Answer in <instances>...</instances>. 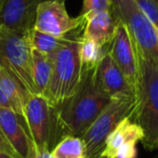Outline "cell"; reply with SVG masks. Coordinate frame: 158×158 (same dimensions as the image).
Returning <instances> with one entry per match:
<instances>
[{
    "label": "cell",
    "instance_id": "6da1fadb",
    "mask_svg": "<svg viewBox=\"0 0 158 158\" xmlns=\"http://www.w3.org/2000/svg\"><path fill=\"white\" fill-rule=\"evenodd\" d=\"M95 68L81 69V79L76 92L61 105L54 107L61 139L65 135L81 138L110 103V98L97 85Z\"/></svg>",
    "mask_w": 158,
    "mask_h": 158
},
{
    "label": "cell",
    "instance_id": "7a4b0ae2",
    "mask_svg": "<svg viewBox=\"0 0 158 158\" xmlns=\"http://www.w3.org/2000/svg\"><path fill=\"white\" fill-rule=\"evenodd\" d=\"M138 75L134 86V106L131 119L142 128V143L148 151L158 148V66L146 57L134 44Z\"/></svg>",
    "mask_w": 158,
    "mask_h": 158
},
{
    "label": "cell",
    "instance_id": "3957f363",
    "mask_svg": "<svg viewBox=\"0 0 158 158\" xmlns=\"http://www.w3.org/2000/svg\"><path fill=\"white\" fill-rule=\"evenodd\" d=\"M70 37L52 56V75L46 99L53 107L69 99L78 88L81 79V64L79 60V40Z\"/></svg>",
    "mask_w": 158,
    "mask_h": 158
},
{
    "label": "cell",
    "instance_id": "277c9868",
    "mask_svg": "<svg viewBox=\"0 0 158 158\" xmlns=\"http://www.w3.org/2000/svg\"><path fill=\"white\" fill-rule=\"evenodd\" d=\"M29 31H12L0 26V67L5 68L29 94H37L31 76Z\"/></svg>",
    "mask_w": 158,
    "mask_h": 158
},
{
    "label": "cell",
    "instance_id": "5b68a950",
    "mask_svg": "<svg viewBox=\"0 0 158 158\" xmlns=\"http://www.w3.org/2000/svg\"><path fill=\"white\" fill-rule=\"evenodd\" d=\"M23 118L37 152L51 151L61 140L55 110L42 95H29L23 108Z\"/></svg>",
    "mask_w": 158,
    "mask_h": 158
},
{
    "label": "cell",
    "instance_id": "8992f818",
    "mask_svg": "<svg viewBox=\"0 0 158 158\" xmlns=\"http://www.w3.org/2000/svg\"><path fill=\"white\" fill-rule=\"evenodd\" d=\"M134 106V97H117L110 99V103L81 136L86 146L87 158L101 156L107 135L123 119L131 116Z\"/></svg>",
    "mask_w": 158,
    "mask_h": 158
},
{
    "label": "cell",
    "instance_id": "52a82bcc",
    "mask_svg": "<svg viewBox=\"0 0 158 158\" xmlns=\"http://www.w3.org/2000/svg\"><path fill=\"white\" fill-rule=\"evenodd\" d=\"M113 10L128 27L138 49L158 66V42L154 26L139 10L134 0H113Z\"/></svg>",
    "mask_w": 158,
    "mask_h": 158
},
{
    "label": "cell",
    "instance_id": "ba28073f",
    "mask_svg": "<svg viewBox=\"0 0 158 158\" xmlns=\"http://www.w3.org/2000/svg\"><path fill=\"white\" fill-rule=\"evenodd\" d=\"M86 19L70 18L64 1L49 0L38 7L34 28L56 38L81 37Z\"/></svg>",
    "mask_w": 158,
    "mask_h": 158
},
{
    "label": "cell",
    "instance_id": "9c48e42d",
    "mask_svg": "<svg viewBox=\"0 0 158 158\" xmlns=\"http://www.w3.org/2000/svg\"><path fill=\"white\" fill-rule=\"evenodd\" d=\"M107 53L134 88L138 75V61L134 41L128 27L120 21L114 39L107 47Z\"/></svg>",
    "mask_w": 158,
    "mask_h": 158
},
{
    "label": "cell",
    "instance_id": "30bf717a",
    "mask_svg": "<svg viewBox=\"0 0 158 158\" xmlns=\"http://www.w3.org/2000/svg\"><path fill=\"white\" fill-rule=\"evenodd\" d=\"M49 0H3L0 8V26L12 31L34 28L37 9ZM64 1L65 0H59Z\"/></svg>",
    "mask_w": 158,
    "mask_h": 158
},
{
    "label": "cell",
    "instance_id": "8fae6325",
    "mask_svg": "<svg viewBox=\"0 0 158 158\" xmlns=\"http://www.w3.org/2000/svg\"><path fill=\"white\" fill-rule=\"evenodd\" d=\"M0 128L19 157L31 158L36 149L24 118L12 110L0 107Z\"/></svg>",
    "mask_w": 158,
    "mask_h": 158
},
{
    "label": "cell",
    "instance_id": "7c38bea8",
    "mask_svg": "<svg viewBox=\"0 0 158 158\" xmlns=\"http://www.w3.org/2000/svg\"><path fill=\"white\" fill-rule=\"evenodd\" d=\"M95 81L98 87L110 99L134 97V88L129 84L108 53H106L95 68Z\"/></svg>",
    "mask_w": 158,
    "mask_h": 158
},
{
    "label": "cell",
    "instance_id": "4fadbf2b",
    "mask_svg": "<svg viewBox=\"0 0 158 158\" xmlns=\"http://www.w3.org/2000/svg\"><path fill=\"white\" fill-rule=\"evenodd\" d=\"M120 23L113 8L108 11H103L89 16L86 20L81 38L91 39L101 47L107 48L114 39L116 29Z\"/></svg>",
    "mask_w": 158,
    "mask_h": 158
},
{
    "label": "cell",
    "instance_id": "5bb4252c",
    "mask_svg": "<svg viewBox=\"0 0 158 158\" xmlns=\"http://www.w3.org/2000/svg\"><path fill=\"white\" fill-rule=\"evenodd\" d=\"M143 139H144V132L142 128L134 123L131 117H126L107 135L104 143L103 151L101 153V157L115 158L117 149L126 142L134 141L139 143L142 142Z\"/></svg>",
    "mask_w": 158,
    "mask_h": 158
},
{
    "label": "cell",
    "instance_id": "9a60e30c",
    "mask_svg": "<svg viewBox=\"0 0 158 158\" xmlns=\"http://www.w3.org/2000/svg\"><path fill=\"white\" fill-rule=\"evenodd\" d=\"M52 75V56L31 50V76L37 94L46 97Z\"/></svg>",
    "mask_w": 158,
    "mask_h": 158
},
{
    "label": "cell",
    "instance_id": "2e32d148",
    "mask_svg": "<svg viewBox=\"0 0 158 158\" xmlns=\"http://www.w3.org/2000/svg\"><path fill=\"white\" fill-rule=\"evenodd\" d=\"M0 90L11 102L12 110L23 118V108L31 94L27 93L15 79L2 67H0Z\"/></svg>",
    "mask_w": 158,
    "mask_h": 158
},
{
    "label": "cell",
    "instance_id": "e0dca14e",
    "mask_svg": "<svg viewBox=\"0 0 158 158\" xmlns=\"http://www.w3.org/2000/svg\"><path fill=\"white\" fill-rule=\"evenodd\" d=\"M52 158H87L85 143L80 136L65 135L51 149Z\"/></svg>",
    "mask_w": 158,
    "mask_h": 158
},
{
    "label": "cell",
    "instance_id": "ac0fdd59",
    "mask_svg": "<svg viewBox=\"0 0 158 158\" xmlns=\"http://www.w3.org/2000/svg\"><path fill=\"white\" fill-rule=\"evenodd\" d=\"M79 60L81 69H92L100 64L107 53V48L101 47L91 39L80 38L79 40Z\"/></svg>",
    "mask_w": 158,
    "mask_h": 158
},
{
    "label": "cell",
    "instance_id": "d6986e66",
    "mask_svg": "<svg viewBox=\"0 0 158 158\" xmlns=\"http://www.w3.org/2000/svg\"><path fill=\"white\" fill-rule=\"evenodd\" d=\"M70 38V37H69ZM68 38H56L33 28L29 31V41L31 49L47 55L53 56L65 44Z\"/></svg>",
    "mask_w": 158,
    "mask_h": 158
},
{
    "label": "cell",
    "instance_id": "ffe728a7",
    "mask_svg": "<svg viewBox=\"0 0 158 158\" xmlns=\"http://www.w3.org/2000/svg\"><path fill=\"white\" fill-rule=\"evenodd\" d=\"M112 5L113 0H84L79 15L84 16L87 20L91 15L110 10Z\"/></svg>",
    "mask_w": 158,
    "mask_h": 158
},
{
    "label": "cell",
    "instance_id": "44dd1931",
    "mask_svg": "<svg viewBox=\"0 0 158 158\" xmlns=\"http://www.w3.org/2000/svg\"><path fill=\"white\" fill-rule=\"evenodd\" d=\"M139 10L149 21L152 25L158 28V2L156 0H134Z\"/></svg>",
    "mask_w": 158,
    "mask_h": 158
},
{
    "label": "cell",
    "instance_id": "7402d4cb",
    "mask_svg": "<svg viewBox=\"0 0 158 158\" xmlns=\"http://www.w3.org/2000/svg\"><path fill=\"white\" fill-rule=\"evenodd\" d=\"M138 143L134 141H128L123 144L116 152L115 158H136L138 157Z\"/></svg>",
    "mask_w": 158,
    "mask_h": 158
},
{
    "label": "cell",
    "instance_id": "603a6c76",
    "mask_svg": "<svg viewBox=\"0 0 158 158\" xmlns=\"http://www.w3.org/2000/svg\"><path fill=\"white\" fill-rule=\"evenodd\" d=\"M0 151L10 154V155L13 156V157H15V158H20L18 155H16V153L14 152V149L12 148V146L10 145V143L8 142V140L6 139V136H5V134H3L1 128H0Z\"/></svg>",
    "mask_w": 158,
    "mask_h": 158
},
{
    "label": "cell",
    "instance_id": "cb8c5ba5",
    "mask_svg": "<svg viewBox=\"0 0 158 158\" xmlns=\"http://www.w3.org/2000/svg\"><path fill=\"white\" fill-rule=\"evenodd\" d=\"M0 107L3 108H9V110H12V104L11 102L8 100V98L3 94V92L0 90Z\"/></svg>",
    "mask_w": 158,
    "mask_h": 158
},
{
    "label": "cell",
    "instance_id": "d4e9b609",
    "mask_svg": "<svg viewBox=\"0 0 158 158\" xmlns=\"http://www.w3.org/2000/svg\"><path fill=\"white\" fill-rule=\"evenodd\" d=\"M31 158H52V156H51V151H35V153L31 156Z\"/></svg>",
    "mask_w": 158,
    "mask_h": 158
},
{
    "label": "cell",
    "instance_id": "484cf974",
    "mask_svg": "<svg viewBox=\"0 0 158 158\" xmlns=\"http://www.w3.org/2000/svg\"><path fill=\"white\" fill-rule=\"evenodd\" d=\"M0 158H15V157H13V156H11L8 153H5V152L0 151Z\"/></svg>",
    "mask_w": 158,
    "mask_h": 158
},
{
    "label": "cell",
    "instance_id": "4316f807",
    "mask_svg": "<svg viewBox=\"0 0 158 158\" xmlns=\"http://www.w3.org/2000/svg\"><path fill=\"white\" fill-rule=\"evenodd\" d=\"M154 29H155V34H156V38H157V42H158V28H156V27H154Z\"/></svg>",
    "mask_w": 158,
    "mask_h": 158
},
{
    "label": "cell",
    "instance_id": "83f0119b",
    "mask_svg": "<svg viewBox=\"0 0 158 158\" xmlns=\"http://www.w3.org/2000/svg\"><path fill=\"white\" fill-rule=\"evenodd\" d=\"M2 2H3V0H0V8H1V5H2Z\"/></svg>",
    "mask_w": 158,
    "mask_h": 158
},
{
    "label": "cell",
    "instance_id": "f1b7e54d",
    "mask_svg": "<svg viewBox=\"0 0 158 158\" xmlns=\"http://www.w3.org/2000/svg\"><path fill=\"white\" fill-rule=\"evenodd\" d=\"M95 158H102V157H101V156H99V157H95Z\"/></svg>",
    "mask_w": 158,
    "mask_h": 158
},
{
    "label": "cell",
    "instance_id": "f546056e",
    "mask_svg": "<svg viewBox=\"0 0 158 158\" xmlns=\"http://www.w3.org/2000/svg\"><path fill=\"white\" fill-rule=\"evenodd\" d=\"M156 1H157V2H158V0H156Z\"/></svg>",
    "mask_w": 158,
    "mask_h": 158
}]
</instances>
